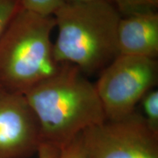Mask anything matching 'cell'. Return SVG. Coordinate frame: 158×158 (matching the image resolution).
Segmentation results:
<instances>
[{
  "label": "cell",
  "mask_w": 158,
  "mask_h": 158,
  "mask_svg": "<svg viewBox=\"0 0 158 158\" xmlns=\"http://www.w3.org/2000/svg\"><path fill=\"white\" fill-rule=\"evenodd\" d=\"M41 143L38 122L25 96L0 87V158H29Z\"/></svg>",
  "instance_id": "cell-6"
},
{
  "label": "cell",
  "mask_w": 158,
  "mask_h": 158,
  "mask_svg": "<svg viewBox=\"0 0 158 158\" xmlns=\"http://www.w3.org/2000/svg\"><path fill=\"white\" fill-rule=\"evenodd\" d=\"M60 150L50 144L42 143L37 152V158H59Z\"/></svg>",
  "instance_id": "cell-13"
},
{
  "label": "cell",
  "mask_w": 158,
  "mask_h": 158,
  "mask_svg": "<svg viewBox=\"0 0 158 158\" xmlns=\"http://www.w3.org/2000/svg\"><path fill=\"white\" fill-rule=\"evenodd\" d=\"M66 0H21L22 8L37 14L54 16Z\"/></svg>",
  "instance_id": "cell-10"
},
{
  "label": "cell",
  "mask_w": 158,
  "mask_h": 158,
  "mask_svg": "<svg viewBox=\"0 0 158 158\" xmlns=\"http://www.w3.org/2000/svg\"><path fill=\"white\" fill-rule=\"evenodd\" d=\"M81 136L84 158H158V133L136 110L89 127Z\"/></svg>",
  "instance_id": "cell-5"
},
{
  "label": "cell",
  "mask_w": 158,
  "mask_h": 158,
  "mask_svg": "<svg viewBox=\"0 0 158 158\" xmlns=\"http://www.w3.org/2000/svg\"><path fill=\"white\" fill-rule=\"evenodd\" d=\"M54 17L21 8L0 37V87L24 94L55 73L51 33Z\"/></svg>",
  "instance_id": "cell-3"
},
{
  "label": "cell",
  "mask_w": 158,
  "mask_h": 158,
  "mask_svg": "<svg viewBox=\"0 0 158 158\" xmlns=\"http://www.w3.org/2000/svg\"><path fill=\"white\" fill-rule=\"evenodd\" d=\"M91 1H95V0H66V2H85Z\"/></svg>",
  "instance_id": "cell-14"
},
{
  "label": "cell",
  "mask_w": 158,
  "mask_h": 158,
  "mask_svg": "<svg viewBox=\"0 0 158 158\" xmlns=\"http://www.w3.org/2000/svg\"><path fill=\"white\" fill-rule=\"evenodd\" d=\"M158 82L157 59L118 55L105 68L95 87L106 119L116 120L135 107Z\"/></svg>",
  "instance_id": "cell-4"
},
{
  "label": "cell",
  "mask_w": 158,
  "mask_h": 158,
  "mask_svg": "<svg viewBox=\"0 0 158 158\" xmlns=\"http://www.w3.org/2000/svg\"><path fill=\"white\" fill-rule=\"evenodd\" d=\"M122 17L157 11L158 0H108Z\"/></svg>",
  "instance_id": "cell-8"
},
{
  "label": "cell",
  "mask_w": 158,
  "mask_h": 158,
  "mask_svg": "<svg viewBox=\"0 0 158 158\" xmlns=\"http://www.w3.org/2000/svg\"><path fill=\"white\" fill-rule=\"evenodd\" d=\"M59 158H84V145L81 134L60 150Z\"/></svg>",
  "instance_id": "cell-12"
},
{
  "label": "cell",
  "mask_w": 158,
  "mask_h": 158,
  "mask_svg": "<svg viewBox=\"0 0 158 158\" xmlns=\"http://www.w3.org/2000/svg\"><path fill=\"white\" fill-rule=\"evenodd\" d=\"M142 114L149 127L158 133V91L152 89L143 97L141 102Z\"/></svg>",
  "instance_id": "cell-9"
},
{
  "label": "cell",
  "mask_w": 158,
  "mask_h": 158,
  "mask_svg": "<svg viewBox=\"0 0 158 158\" xmlns=\"http://www.w3.org/2000/svg\"><path fill=\"white\" fill-rule=\"evenodd\" d=\"M118 55L157 59V11L122 17L117 29Z\"/></svg>",
  "instance_id": "cell-7"
},
{
  "label": "cell",
  "mask_w": 158,
  "mask_h": 158,
  "mask_svg": "<svg viewBox=\"0 0 158 158\" xmlns=\"http://www.w3.org/2000/svg\"><path fill=\"white\" fill-rule=\"evenodd\" d=\"M58 36L54 55L86 75L101 72L116 56L122 15L108 0L65 3L54 15Z\"/></svg>",
  "instance_id": "cell-2"
},
{
  "label": "cell",
  "mask_w": 158,
  "mask_h": 158,
  "mask_svg": "<svg viewBox=\"0 0 158 158\" xmlns=\"http://www.w3.org/2000/svg\"><path fill=\"white\" fill-rule=\"evenodd\" d=\"M24 96L36 116L42 143L59 149L106 120L95 85L73 64H62Z\"/></svg>",
  "instance_id": "cell-1"
},
{
  "label": "cell",
  "mask_w": 158,
  "mask_h": 158,
  "mask_svg": "<svg viewBox=\"0 0 158 158\" xmlns=\"http://www.w3.org/2000/svg\"><path fill=\"white\" fill-rule=\"evenodd\" d=\"M21 8V0H0V37Z\"/></svg>",
  "instance_id": "cell-11"
}]
</instances>
